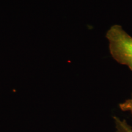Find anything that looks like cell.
I'll use <instances>...</instances> for the list:
<instances>
[{
  "label": "cell",
  "instance_id": "obj_1",
  "mask_svg": "<svg viewBox=\"0 0 132 132\" xmlns=\"http://www.w3.org/2000/svg\"><path fill=\"white\" fill-rule=\"evenodd\" d=\"M106 37L113 58L132 71V37L119 24L112 26L107 31Z\"/></svg>",
  "mask_w": 132,
  "mask_h": 132
},
{
  "label": "cell",
  "instance_id": "obj_2",
  "mask_svg": "<svg viewBox=\"0 0 132 132\" xmlns=\"http://www.w3.org/2000/svg\"><path fill=\"white\" fill-rule=\"evenodd\" d=\"M118 132H132V128L125 120H121L119 119L114 118Z\"/></svg>",
  "mask_w": 132,
  "mask_h": 132
},
{
  "label": "cell",
  "instance_id": "obj_3",
  "mask_svg": "<svg viewBox=\"0 0 132 132\" xmlns=\"http://www.w3.org/2000/svg\"><path fill=\"white\" fill-rule=\"evenodd\" d=\"M120 108L123 111H128L132 114V98L128 99L119 105Z\"/></svg>",
  "mask_w": 132,
  "mask_h": 132
}]
</instances>
